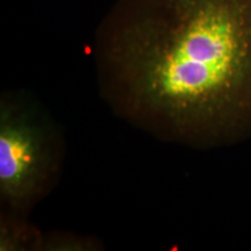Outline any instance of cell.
<instances>
[{
  "instance_id": "4",
  "label": "cell",
  "mask_w": 251,
  "mask_h": 251,
  "mask_svg": "<svg viewBox=\"0 0 251 251\" xmlns=\"http://www.w3.org/2000/svg\"><path fill=\"white\" fill-rule=\"evenodd\" d=\"M101 244L97 238L80 237L70 233L43 234L40 250H98Z\"/></svg>"
},
{
  "instance_id": "1",
  "label": "cell",
  "mask_w": 251,
  "mask_h": 251,
  "mask_svg": "<svg viewBox=\"0 0 251 251\" xmlns=\"http://www.w3.org/2000/svg\"><path fill=\"white\" fill-rule=\"evenodd\" d=\"M99 96L162 142L251 140V0H114L93 40Z\"/></svg>"
},
{
  "instance_id": "3",
  "label": "cell",
  "mask_w": 251,
  "mask_h": 251,
  "mask_svg": "<svg viewBox=\"0 0 251 251\" xmlns=\"http://www.w3.org/2000/svg\"><path fill=\"white\" fill-rule=\"evenodd\" d=\"M42 235L29 219L0 213L1 250H40Z\"/></svg>"
},
{
  "instance_id": "2",
  "label": "cell",
  "mask_w": 251,
  "mask_h": 251,
  "mask_svg": "<svg viewBox=\"0 0 251 251\" xmlns=\"http://www.w3.org/2000/svg\"><path fill=\"white\" fill-rule=\"evenodd\" d=\"M61 125L26 90L0 96V213L29 219L57 187L65 159Z\"/></svg>"
}]
</instances>
